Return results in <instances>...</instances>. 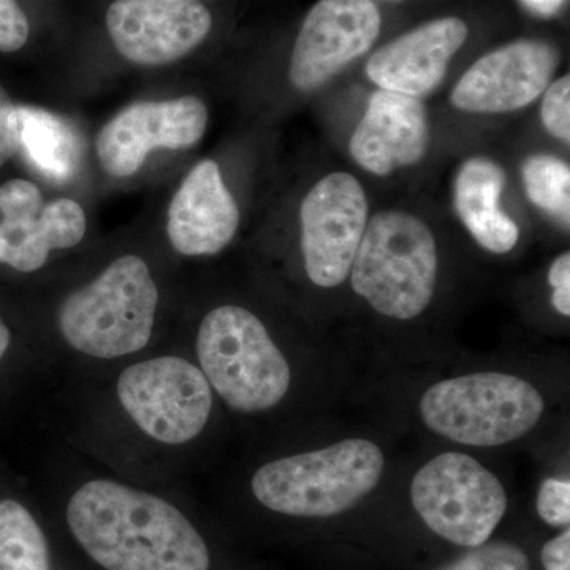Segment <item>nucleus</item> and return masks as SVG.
Returning a JSON list of instances; mask_svg holds the SVG:
<instances>
[{
	"label": "nucleus",
	"instance_id": "1",
	"mask_svg": "<svg viewBox=\"0 0 570 570\" xmlns=\"http://www.w3.org/2000/svg\"><path fill=\"white\" fill-rule=\"evenodd\" d=\"M63 381L56 400L67 449L142 485L176 487L216 411L212 385L184 347Z\"/></svg>",
	"mask_w": 570,
	"mask_h": 570
},
{
	"label": "nucleus",
	"instance_id": "15",
	"mask_svg": "<svg viewBox=\"0 0 570 570\" xmlns=\"http://www.w3.org/2000/svg\"><path fill=\"white\" fill-rule=\"evenodd\" d=\"M239 208L212 159L195 165L171 198L167 236L183 257H213L234 242Z\"/></svg>",
	"mask_w": 570,
	"mask_h": 570
},
{
	"label": "nucleus",
	"instance_id": "28",
	"mask_svg": "<svg viewBox=\"0 0 570 570\" xmlns=\"http://www.w3.org/2000/svg\"><path fill=\"white\" fill-rule=\"evenodd\" d=\"M521 2L538 17L550 18L560 13L566 0H521Z\"/></svg>",
	"mask_w": 570,
	"mask_h": 570
},
{
	"label": "nucleus",
	"instance_id": "2",
	"mask_svg": "<svg viewBox=\"0 0 570 570\" xmlns=\"http://www.w3.org/2000/svg\"><path fill=\"white\" fill-rule=\"evenodd\" d=\"M160 288L138 254L118 255L52 309L50 356L63 379L88 376L160 348Z\"/></svg>",
	"mask_w": 570,
	"mask_h": 570
},
{
	"label": "nucleus",
	"instance_id": "8",
	"mask_svg": "<svg viewBox=\"0 0 570 570\" xmlns=\"http://www.w3.org/2000/svg\"><path fill=\"white\" fill-rule=\"evenodd\" d=\"M367 220L370 204L355 176L336 171L311 187L299 208L303 261L311 283L333 288L347 279Z\"/></svg>",
	"mask_w": 570,
	"mask_h": 570
},
{
	"label": "nucleus",
	"instance_id": "9",
	"mask_svg": "<svg viewBox=\"0 0 570 570\" xmlns=\"http://www.w3.org/2000/svg\"><path fill=\"white\" fill-rule=\"evenodd\" d=\"M0 265L22 275L40 272L52 253L80 246L88 232L85 209L70 198L45 204L39 186L10 179L0 186Z\"/></svg>",
	"mask_w": 570,
	"mask_h": 570
},
{
	"label": "nucleus",
	"instance_id": "26",
	"mask_svg": "<svg viewBox=\"0 0 570 570\" xmlns=\"http://www.w3.org/2000/svg\"><path fill=\"white\" fill-rule=\"evenodd\" d=\"M549 284L554 288L551 305L561 314L570 316V254H561L550 266Z\"/></svg>",
	"mask_w": 570,
	"mask_h": 570
},
{
	"label": "nucleus",
	"instance_id": "13",
	"mask_svg": "<svg viewBox=\"0 0 570 570\" xmlns=\"http://www.w3.org/2000/svg\"><path fill=\"white\" fill-rule=\"evenodd\" d=\"M105 21L119 55L142 67L186 58L213 28L212 13L200 2L167 0H115Z\"/></svg>",
	"mask_w": 570,
	"mask_h": 570
},
{
	"label": "nucleus",
	"instance_id": "29",
	"mask_svg": "<svg viewBox=\"0 0 570 570\" xmlns=\"http://www.w3.org/2000/svg\"><path fill=\"white\" fill-rule=\"evenodd\" d=\"M14 336L6 318L0 314V365L3 360L10 355L11 348H13Z\"/></svg>",
	"mask_w": 570,
	"mask_h": 570
},
{
	"label": "nucleus",
	"instance_id": "27",
	"mask_svg": "<svg viewBox=\"0 0 570 570\" xmlns=\"http://www.w3.org/2000/svg\"><path fill=\"white\" fill-rule=\"evenodd\" d=\"M542 564L546 570H570V531L566 530L549 540L542 549Z\"/></svg>",
	"mask_w": 570,
	"mask_h": 570
},
{
	"label": "nucleus",
	"instance_id": "7",
	"mask_svg": "<svg viewBox=\"0 0 570 570\" xmlns=\"http://www.w3.org/2000/svg\"><path fill=\"white\" fill-rule=\"evenodd\" d=\"M411 499L434 534L469 549L489 542L508 510L501 480L459 452L428 461L412 479Z\"/></svg>",
	"mask_w": 570,
	"mask_h": 570
},
{
	"label": "nucleus",
	"instance_id": "4",
	"mask_svg": "<svg viewBox=\"0 0 570 570\" xmlns=\"http://www.w3.org/2000/svg\"><path fill=\"white\" fill-rule=\"evenodd\" d=\"M384 469V452L377 444L347 439L262 464L249 490L261 508L276 515L326 519L358 504L376 489Z\"/></svg>",
	"mask_w": 570,
	"mask_h": 570
},
{
	"label": "nucleus",
	"instance_id": "30",
	"mask_svg": "<svg viewBox=\"0 0 570 570\" xmlns=\"http://www.w3.org/2000/svg\"><path fill=\"white\" fill-rule=\"evenodd\" d=\"M167 2H198V0H167Z\"/></svg>",
	"mask_w": 570,
	"mask_h": 570
},
{
	"label": "nucleus",
	"instance_id": "11",
	"mask_svg": "<svg viewBox=\"0 0 570 570\" xmlns=\"http://www.w3.org/2000/svg\"><path fill=\"white\" fill-rule=\"evenodd\" d=\"M206 126L208 108L198 97L132 104L112 116L97 134V159L112 178H129L156 149L197 145Z\"/></svg>",
	"mask_w": 570,
	"mask_h": 570
},
{
	"label": "nucleus",
	"instance_id": "17",
	"mask_svg": "<svg viewBox=\"0 0 570 570\" xmlns=\"http://www.w3.org/2000/svg\"><path fill=\"white\" fill-rule=\"evenodd\" d=\"M505 171L489 157H471L461 165L453 186V205L461 223L483 249L508 254L519 242L515 220L502 209Z\"/></svg>",
	"mask_w": 570,
	"mask_h": 570
},
{
	"label": "nucleus",
	"instance_id": "23",
	"mask_svg": "<svg viewBox=\"0 0 570 570\" xmlns=\"http://www.w3.org/2000/svg\"><path fill=\"white\" fill-rule=\"evenodd\" d=\"M540 519L553 528H568L570 523L569 480L547 479L538 494Z\"/></svg>",
	"mask_w": 570,
	"mask_h": 570
},
{
	"label": "nucleus",
	"instance_id": "22",
	"mask_svg": "<svg viewBox=\"0 0 570 570\" xmlns=\"http://www.w3.org/2000/svg\"><path fill=\"white\" fill-rule=\"evenodd\" d=\"M540 118L543 126L558 140L570 141V77L558 78L550 82L542 94Z\"/></svg>",
	"mask_w": 570,
	"mask_h": 570
},
{
	"label": "nucleus",
	"instance_id": "25",
	"mask_svg": "<svg viewBox=\"0 0 570 570\" xmlns=\"http://www.w3.org/2000/svg\"><path fill=\"white\" fill-rule=\"evenodd\" d=\"M17 105L0 86V167L18 153Z\"/></svg>",
	"mask_w": 570,
	"mask_h": 570
},
{
	"label": "nucleus",
	"instance_id": "21",
	"mask_svg": "<svg viewBox=\"0 0 570 570\" xmlns=\"http://www.w3.org/2000/svg\"><path fill=\"white\" fill-rule=\"evenodd\" d=\"M441 570H530V560L513 543H483Z\"/></svg>",
	"mask_w": 570,
	"mask_h": 570
},
{
	"label": "nucleus",
	"instance_id": "18",
	"mask_svg": "<svg viewBox=\"0 0 570 570\" xmlns=\"http://www.w3.org/2000/svg\"><path fill=\"white\" fill-rule=\"evenodd\" d=\"M0 570H81L41 508L0 498Z\"/></svg>",
	"mask_w": 570,
	"mask_h": 570
},
{
	"label": "nucleus",
	"instance_id": "5",
	"mask_svg": "<svg viewBox=\"0 0 570 570\" xmlns=\"http://www.w3.org/2000/svg\"><path fill=\"white\" fill-rule=\"evenodd\" d=\"M438 272L431 228L415 214L381 212L367 220L348 275L355 294L379 314L411 321L430 306Z\"/></svg>",
	"mask_w": 570,
	"mask_h": 570
},
{
	"label": "nucleus",
	"instance_id": "14",
	"mask_svg": "<svg viewBox=\"0 0 570 570\" xmlns=\"http://www.w3.org/2000/svg\"><path fill=\"white\" fill-rule=\"evenodd\" d=\"M468 36L461 18L428 21L374 51L366 62L367 78L379 89L422 99L448 77L450 62Z\"/></svg>",
	"mask_w": 570,
	"mask_h": 570
},
{
	"label": "nucleus",
	"instance_id": "12",
	"mask_svg": "<svg viewBox=\"0 0 570 570\" xmlns=\"http://www.w3.org/2000/svg\"><path fill=\"white\" fill-rule=\"evenodd\" d=\"M560 61V51L550 41H510L464 71L450 94V102L461 111L479 115L519 111L549 88Z\"/></svg>",
	"mask_w": 570,
	"mask_h": 570
},
{
	"label": "nucleus",
	"instance_id": "10",
	"mask_svg": "<svg viewBox=\"0 0 570 570\" xmlns=\"http://www.w3.org/2000/svg\"><path fill=\"white\" fill-rule=\"evenodd\" d=\"M382 17L374 0H318L296 37L288 80L314 91L362 58L376 43Z\"/></svg>",
	"mask_w": 570,
	"mask_h": 570
},
{
	"label": "nucleus",
	"instance_id": "20",
	"mask_svg": "<svg viewBox=\"0 0 570 570\" xmlns=\"http://www.w3.org/2000/svg\"><path fill=\"white\" fill-rule=\"evenodd\" d=\"M521 178L532 204L569 225L570 167L564 160L551 154H532L521 167Z\"/></svg>",
	"mask_w": 570,
	"mask_h": 570
},
{
	"label": "nucleus",
	"instance_id": "19",
	"mask_svg": "<svg viewBox=\"0 0 570 570\" xmlns=\"http://www.w3.org/2000/svg\"><path fill=\"white\" fill-rule=\"evenodd\" d=\"M18 153L45 178L66 181L78 163L77 137L55 112L17 105Z\"/></svg>",
	"mask_w": 570,
	"mask_h": 570
},
{
	"label": "nucleus",
	"instance_id": "3",
	"mask_svg": "<svg viewBox=\"0 0 570 570\" xmlns=\"http://www.w3.org/2000/svg\"><path fill=\"white\" fill-rule=\"evenodd\" d=\"M194 362L225 407L261 415L283 404L292 387V367L257 314L239 305H219L195 326Z\"/></svg>",
	"mask_w": 570,
	"mask_h": 570
},
{
	"label": "nucleus",
	"instance_id": "6",
	"mask_svg": "<svg viewBox=\"0 0 570 570\" xmlns=\"http://www.w3.org/2000/svg\"><path fill=\"white\" fill-rule=\"evenodd\" d=\"M543 397L530 382L504 373H475L438 382L423 393L420 414L434 433L474 448H497L530 433Z\"/></svg>",
	"mask_w": 570,
	"mask_h": 570
},
{
	"label": "nucleus",
	"instance_id": "16",
	"mask_svg": "<svg viewBox=\"0 0 570 570\" xmlns=\"http://www.w3.org/2000/svg\"><path fill=\"white\" fill-rule=\"evenodd\" d=\"M428 141L430 127L422 99L377 89L352 134L348 151L367 174L389 176L419 164Z\"/></svg>",
	"mask_w": 570,
	"mask_h": 570
},
{
	"label": "nucleus",
	"instance_id": "24",
	"mask_svg": "<svg viewBox=\"0 0 570 570\" xmlns=\"http://www.w3.org/2000/svg\"><path fill=\"white\" fill-rule=\"evenodd\" d=\"M29 39V21L17 0H0V52H14Z\"/></svg>",
	"mask_w": 570,
	"mask_h": 570
}]
</instances>
